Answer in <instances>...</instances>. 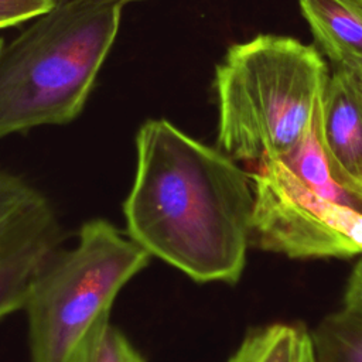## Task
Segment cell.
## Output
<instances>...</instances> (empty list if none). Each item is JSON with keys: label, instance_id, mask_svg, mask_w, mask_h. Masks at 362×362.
Here are the masks:
<instances>
[{"label": "cell", "instance_id": "6da1fadb", "mask_svg": "<svg viewBox=\"0 0 362 362\" xmlns=\"http://www.w3.org/2000/svg\"><path fill=\"white\" fill-rule=\"evenodd\" d=\"M136 156L127 235L194 281L236 283L250 245L249 171L165 119L140 126Z\"/></svg>", "mask_w": 362, "mask_h": 362}, {"label": "cell", "instance_id": "7a4b0ae2", "mask_svg": "<svg viewBox=\"0 0 362 362\" xmlns=\"http://www.w3.org/2000/svg\"><path fill=\"white\" fill-rule=\"evenodd\" d=\"M329 69L313 45L259 34L215 68L218 148L247 168L283 158L311 132Z\"/></svg>", "mask_w": 362, "mask_h": 362}, {"label": "cell", "instance_id": "3957f363", "mask_svg": "<svg viewBox=\"0 0 362 362\" xmlns=\"http://www.w3.org/2000/svg\"><path fill=\"white\" fill-rule=\"evenodd\" d=\"M124 3L57 0L0 48V139L65 124L85 106L120 27Z\"/></svg>", "mask_w": 362, "mask_h": 362}, {"label": "cell", "instance_id": "277c9868", "mask_svg": "<svg viewBox=\"0 0 362 362\" xmlns=\"http://www.w3.org/2000/svg\"><path fill=\"white\" fill-rule=\"evenodd\" d=\"M150 257L110 222L83 223L76 245L57 249L28 288L31 362H68L90 331L109 320L116 296Z\"/></svg>", "mask_w": 362, "mask_h": 362}, {"label": "cell", "instance_id": "5b68a950", "mask_svg": "<svg viewBox=\"0 0 362 362\" xmlns=\"http://www.w3.org/2000/svg\"><path fill=\"white\" fill-rule=\"evenodd\" d=\"M247 171L256 247L290 259L362 256V211L321 195L279 158Z\"/></svg>", "mask_w": 362, "mask_h": 362}, {"label": "cell", "instance_id": "8992f818", "mask_svg": "<svg viewBox=\"0 0 362 362\" xmlns=\"http://www.w3.org/2000/svg\"><path fill=\"white\" fill-rule=\"evenodd\" d=\"M61 240L49 201L0 170V320L24 308L31 281Z\"/></svg>", "mask_w": 362, "mask_h": 362}, {"label": "cell", "instance_id": "52a82bcc", "mask_svg": "<svg viewBox=\"0 0 362 362\" xmlns=\"http://www.w3.org/2000/svg\"><path fill=\"white\" fill-rule=\"evenodd\" d=\"M320 140L335 182L362 204V85L332 69L320 102Z\"/></svg>", "mask_w": 362, "mask_h": 362}, {"label": "cell", "instance_id": "ba28073f", "mask_svg": "<svg viewBox=\"0 0 362 362\" xmlns=\"http://www.w3.org/2000/svg\"><path fill=\"white\" fill-rule=\"evenodd\" d=\"M313 37L334 69H362V0H298Z\"/></svg>", "mask_w": 362, "mask_h": 362}, {"label": "cell", "instance_id": "9c48e42d", "mask_svg": "<svg viewBox=\"0 0 362 362\" xmlns=\"http://www.w3.org/2000/svg\"><path fill=\"white\" fill-rule=\"evenodd\" d=\"M310 332L276 322L249 331L228 362H313Z\"/></svg>", "mask_w": 362, "mask_h": 362}, {"label": "cell", "instance_id": "30bf717a", "mask_svg": "<svg viewBox=\"0 0 362 362\" xmlns=\"http://www.w3.org/2000/svg\"><path fill=\"white\" fill-rule=\"evenodd\" d=\"M314 362H362V315L344 307L310 332Z\"/></svg>", "mask_w": 362, "mask_h": 362}, {"label": "cell", "instance_id": "8fae6325", "mask_svg": "<svg viewBox=\"0 0 362 362\" xmlns=\"http://www.w3.org/2000/svg\"><path fill=\"white\" fill-rule=\"evenodd\" d=\"M68 362H146L129 338L109 320L99 324Z\"/></svg>", "mask_w": 362, "mask_h": 362}, {"label": "cell", "instance_id": "7c38bea8", "mask_svg": "<svg viewBox=\"0 0 362 362\" xmlns=\"http://www.w3.org/2000/svg\"><path fill=\"white\" fill-rule=\"evenodd\" d=\"M55 3L57 0H0V28L30 21Z\"/></svg>", "mask_w": 362, "mask_h": 362}, {"label": "cell", "instance_id": "4fadbf2b", "mask_svg": "<svg viewBox=\"0 0 362 362\" xmlns=\"http://www.w3.org/2000/svg\"><path fill=\"white\" fill-rule=\"evenodd\" d=\"M344 307L362 315V256L348 277L344 291Z\"/></svg>", "mask_w": 362, "mask_h": 362}, {"label": "cell", "instance_id": "5bb4252c", "mask_svg": "<svg viewBox=\"0 0 362 362\" xmlns=\"http://www.w3.org/2000/svg\"><path fill=\"white\" fill-rule=\"evenodd\" d=\"M107 1H119V3H127V1H133V0H107Z\"/></svg>", "mask_w": 362, "mask_h": 362}, {"label": "cell", "instance_id": "9a60e30c", "mask_svg": "<svg viewBox=\"0 0 362 362\" xmlns=\"http://www.w3.org/2000/svg\"><path fill=\"white\" fill-rule=\"evenodd\" d=\"M1 45H3V38L0 37V48H1Z\"/></svg>", "mask_w": 362, "mask_h": 362}, {"label": "cell", "instance_id": "2e32d148", "mask_svg": "<svg viewBox=\"0 0 362 362\" xmlns=\"http://www.w3.org/2000/svg\"><path fill=\"white\" fill-rule=\"evenodd\" d=\"M313 362H314V361H313Z\"/></svg>", "mask_w": 362, "mask_h": 362}]
</instances>
